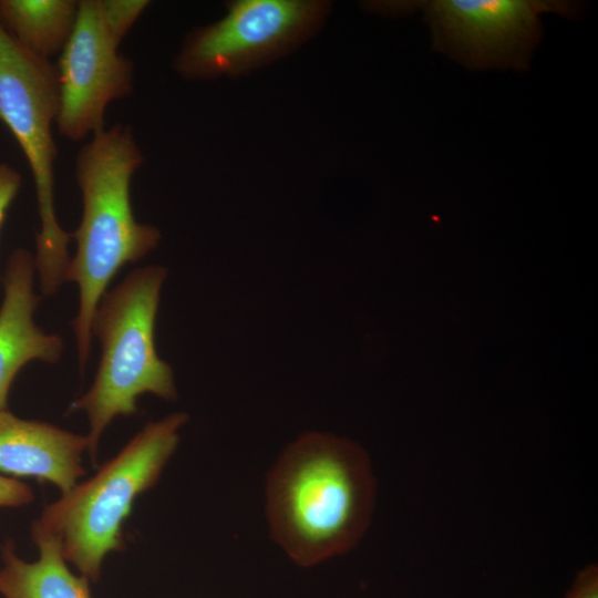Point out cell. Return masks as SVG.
<instances>
[{
    "label": "cell",
    "instance_id": "cell-1",
    "mask_svg": "<svg viewBox=\"0 0 598 598\" xmlns=\"http://www.w3.org/2000/svg\"><path fill=\"white\" fill-rule=\"evenodd\" d=\"M374 495L370 458L360 445L307 432L283 450L267 476L271 538L301 567L344 554L365 533Z\"/></svg>",
    "mask_w": 598,
    "mask_h": 598
},
{
    "label": "cell",
    "instance_id": "cell-2",
    "mask_svg": "<svg viewBox=\"0 0 598 598\" xmlns=\"http://www.w3.org/2000/svg\"><path fill=\"white\" fill-rule=\"evenodd\" d=\"M144 163L133 131L115 124L92 135L75 158L74 176L82 197V217L71 234L76 251L65 281L79 288V310L72 321L81 372L91 351V323L96 307L117 271L154 250L157 227L135 219L131 181Z\"/></svg>",
    "mask_w": 598,
    "mask_h": 598
},
{
    "label": "cell",
    "instance_id": "cell-3",
    "mask_svg": "<svg viewBox=\"0 0 598 598\" xmlns=\"http://www.w3.org/2000/svg\"><path fill=\"white\" fill-rule=\"evenodd\" d=\"M187 421V413L175 412L146 423L93 476L47 504L31 529L54 538L64 560L97 581L106 556L125 548L132 506L159 480Z\"/></svg>",
    "mask_w": 598,
    "mask_h": 598
},
{
    "label": "cell",
    "instance_id": "cell-4",
    "mask_svg": "<svg viewBox=\"0 0 598 598\" xmlns=\"http://www.w3.org/2000/svg\"><path fill=\"white\" fill-rule=\"evenodd\" d=\"M167 270L162 266L134 269L101 298L91 334L101 344V358L91 386L70 405L89 420L87 453L96 465L105 429L117 416L138 414L137 399L151 393L177 399L172 367L155 348V321Z\"/></svg>",
    "mask_w": 598,
    "mask_h": 598
},
{
    "label": "cell",
    "instance_id": "cell-5",
    "mask_svg": "<svg viewBox=\"0 0 598 598\" xmlns=\"http://www.w3.org/2000/svg\"><path fill=\"white\" fill-rule=\"evenodd\" d=\"M60 106L55 64L20 47L0 25V121L22 150L35 186L40 229L35 237V270L41 290L54 295L65 281L72 235L58 221L54 207L52 134Z\"/></svg>",
    "mask_w": 598,
    "mask_h": 598
},
{
    "label": "cell",
    "instance_id": "cell-6",
    "mask_svg": "<svg viewBox=\"0 0 598 598\" xmlns=\"http://www.w3.org/2000/svg\"><path fill=\"white\" fill-rule=\"evenodd\" d=\"M382 13L423 12L433 48L472 69L529 65L542 38L540 16L576 17L584 6L566 0H416L368 4Z\"/></svg>",
    "mask_w": 598,
    "mask_h": 598
},
{
    "label": "cell",
    "instance_id": "cell-7",
    "mask_svg": "<svg viewBox=\"0 0 598 598\" xmlns=\"http://www.w3.org/2000/svg\"><path fill=\"white\" fill-rule=\"evenodd\" d=\"M316 0H239L218 21L192 31L174 61L188 80L240 75L290 52L324 21Z\"/></svg>",
    "mask_w": 598,
    "mask_h": 598
},
{
    "label": "cell",
    "instance_id": "cell-8",
    "mask_svg": "<svg viewBox=\"0 0 598 598\" xmlns=\"http://www.w3.org/2000/svg\"><path fill=\"white\" fill-rule=\"evenodd\" d=\"M107 31L101 0L79 1L72 34L55 64L60 106L55 124L72 142L102 131L110 102L133 91L134 64Z\"/></svg>",
    "mask_w": 598,
    "mask_h": 598
},
{
    "label": "cell",
    "instance_id": "cell-9",
    "mask_svg": "<svg viewBox=\"0 0 598 598\" xmlns=\"http://www.w3.org/2000/svg\"><path fill=\"white\" fill-rule=\"evenodd\" d=\"M35 271L34 256L27 249L18 248L10 255L0 306V411L7 409L11 384L27 363H55L63 352L62 338L44 332L34 322L41 300L33 290Z\"/></svg>",
    "mask_w": 598,
    "mask_h": 598
},
{
    "label": "cell",
    "instance_id": "cell-10",
    "mask_svg": "<svg viewBox=\"0 0 598 598\" xmlns=\"http://www.w3.org/2000/svg\"><path fill=\"white\" fill-rule=\"evenodd\" d=\"M86 435L52 423L24 420L0 411V474L28 477L54 485L61 494L85 475Z\"/></svg>",
    "mask_w": 598,
    "mask_h": 598
},
{
    "label": "cell",
    "instance_id": "cell-11",
    "mask_svg": "<svg viewBox=\"0 0 598 598\" xmlns=\"http://www.w3.org/2000/svg\"><path fill=\"white\" fill-rule=\"evenodd\" d=\"M39 556L34 561L20 558L14 542L0 547V595L3 598H91L89 579L71 571L58 542L30 529Z\"/></svg>",
    "mask_w": 598,
    "mask_h": 598
},
{
    "label": "cell",
    "instance_id": "cell-12",
    "mask_svg": "<svg viewBox=\"0 0 598 598\" xmlns=\"http://www.w3.org/2000/svg\"><path fill=\"white\" fill-rule=\"evenodd\" d=\"M78 10L74 0H0V25L24 50L50 60L68 43Z\"/></svg>",
    "mask_w": 598,
    "mask_h": 598
},
{
    "label": "cell",
    "instance_id": "cell-13",
    "mask_svg": "<svg viewBox=\"0 0 598 598\" xmlns=\"http://www.w3.org/2000/svg\"><path fill=\"white\" fill-rule=\"evenodd\" d=\"M103 18L109 33L120 45L133 24L148 7L145 0H101Z\"/></svg>",
    "mask_w": 598,
    "mask_h": 598
},
{
    "label": "cell",
    "instance_id": "cell-14",
    "mask_svg": "<svg viewBox=\"0 0 598 598\" xmlns=\"http://www.w3.org/2000/svg\"><path fill=\"white\" fill-rule=\"evenodd\" d=\"M33 501L34 493L28 484L0 474V507H21Z\"/></svg>",
    "mask_w": 598,
    "mask_h": 598
},
{
    "label": "cell",
    "instance_id": "cell-15",
    "mask_svg": "<svg viewBox=\"0 0 598 598\" xmlns=\"http://www.w3.org/2000/svg\"><path fill=\"white\" fill-rule=\"evenodd\" d=\"M21 182V175L17 169L8 164L0 163V227L9 206L20 189Z\"/></svg>",
    "mask_w": 598,
    "mask_h": 598
},
{
    "label": "cell",
    "instance_id": "cell-16",
    "mask_svg": "<svg viewBox=\"0 0 598 598\" xmlns=\"http://www.w3.org/2000/svg\"><path fill=\"white\" fill-rule=\"evenodd\" d=\"M564 598H598V567L596 564L581 568Z\"/></svg>",
    "mask_w": 598,
    "mask_h": 598
}]
</instances>
